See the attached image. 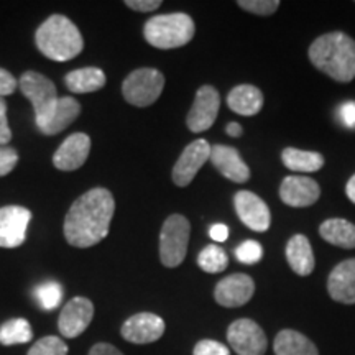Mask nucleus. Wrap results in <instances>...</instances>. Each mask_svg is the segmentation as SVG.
<instances>
[{
  "label": "nucleus",
  "mask_w": 355,
  "mask_h": 355,
  "mask_svg": "<svg viewBox=\"0 0 355 355\" xmlns=\"http://www.w3.org/2000/svg\"><path fill=\"white\" fill-rule=\"evenodd\" d=\"M115 212L112 193L94 188L78 198L64 217L63 232L69 245L87 248L104 241Z\"/></svg>",
  "instance_id": "f257e3e1"
},
{
  "label": "nucleus",
  "mask_w": 355,
  "mask_h": 355,
  "mask_svg": "<svg viewBox=\"0 0 355 355\" xmlns=\"http://www.w3.org/2000/svg\"><path fill=\"white\" fill-rule=\"evenodd\" d=\"M125 6L135 12H152L162 7V0H127Z\"/></svg>",
  "instance_id": "e433bc0d"
},
{
  "label": "nucleus",
  "mask_w": 355,
  "mask_h": 355,
  "mask_svg": "<svg viewBox=\"0 0 355 355\" xmlns=\"http://www.w3.org/2000/svg\"><path fill=\"white\" fill-rule=\"evenodd\" d=\"M327 291L337 303L355 304V259L340 261L327 278Z\"/></svg>",
  "instance_id": "aec40b11"
},
{
  "label": "nucleus",
  "mask_w": 355,
  "mask_h": 355,
  "mask_svg": "<svg viewBox=\"0 0 355 355\" xmlns=\"http://www.w3.org/2000/svg\"><path fill=\"white\" fill-rule=\"evenodd\" d=\"M193 355H230V350L217 340L202 339L196 344Z\"/></svg>",
  "instance_id": "473e14b6"
},
{
  "label": "nucleus",
  "mask_w": 355,
  "mask_h": 355,
  "mask_svg": "<svg viewBox=\"0 0 355 355\" xmlns=\"http://www.w3.org/2000/svg\"><path fill=\"white\" fill-rule=\"evenodd\" d=\"M32 212L21 206L0 207V247H20L26 239Z\"/></svg>",
  "instance_id": "4468645a"
},
{
  "label": "nucleus",
  "mask_w": 355,
  "mask_h": 355,
  "mask_svg": "<svg viewBox=\"0 0 355 355\" xmlns=\"http://www.w3.org/2000/svg\"><path fill=\"white\" fill-rule=\"evenodd\" d=\"M275 355H319L314 343L298 331L283 329L275 337Z\"/></svg>",
  "instance_id": "5701e85b"
},
{
  "label": "nucleus",
  "mask_w": 355,
  "mask_h": 355,
  "mask_svg": "<svg viewBox=\"0 0 355 355\" xmlns=\"http://www.w3.org/2000/svg\"><path fill=\"white\" fill-rule=\"evenodd\" d=\"M211 157V145L207 144L204 139L194 140L193 144H189L181 153V157L178 158L175 168H173L171 178L173 183L180 188L188 186L191 181L194 180V176L198 175V171L206 165V162Z\"/></svg>",
  "instance_id": "9b49d317"
},
{
  "label": "nucleus",
  "mask_w": 355,
  "mask_h": 355,
  "mask_svg": "<svg viewBox=\"0 0 355 355\" xmlns=\"http://www.w3.org/2000/svg\"><path fill=\"white\" fill-rule=\"evenodd\" d=\"M19 163V153L17 150L8 146H0V178L7 176L13 171V168Z\"/></svg>",
  "instance_id": "72a5a7b5"
},
{
  "label": "nucleus",
  "mask_w": 355,
  "mask_h": 355,
  "mask_svg": "<svg viewBox=\"0 0 355 355\" xmlns=\"http://www.w3.org/2000/svg\"><path fill=\"white\" fill-rule=\"evenodd\" d=\"M319 235L331 245L345 248H355V225L345 219H327L319 225Z\"/></svg>",
  "instance_id": "b1692460"
},
{
  "label": "nucleus",
  "mask_w": 355,
  "mask_h": 355,
  "mask_svg": "<svg viewBox=\"0 0 355 355\" xmlns=\"http://www.w3.org/2000/svg\"><path fill=\"white\" fill-rule=\"evenodd\" d=\"M105 74L99 68H81L71 71L66 74L64 84L74 94H87V92H96L105 86Z\"/></svg>",
  "instance_id": "393cba45"
},
{
  "label": "nucleus",
  "mask_w": 355,
  "mask_h": 355,
  "mask_svg": "<svg viewBox=\"0 0 355 355\" xmlns=\"http://www.w3.org/2000/svg\"><path fill=\"white\" fill-rule=\"evenodd\" d=\"M35 296H37L38 304L44 311H53L61 304V300H63V286L56 282L42 283L35 290Z\"/></svg>",
  "instance_id": "c85d7f7f"
},
{
  "label": "nucleus",
  "mask_w": 355,
  "mask_h": 355,
  "mask_svg": "<svg viewBox=\"0 0 355 355\" xmlns=\"http://www.w3.org/2000/svg\"><path fill=\"white\" fill-rule=\"evenodd\" d=\"M19 87L21 94L32 102L35 109V121L43 119L58 101L55 84H53L51 79L37 73V71H26V73L21 74Z\"/></svg>",
  "instance_id": "0eeeda50"
},
{
  "label": "nucleus",
  "mask_w": 355,
  "mask_h": 355,
  "mask_svg": "<svg viewBox=\"0 0 355 355\" xmlns=\"http://www.w3.org/2000/svg\"><path fill=\"white\" fill-rule=\"evenodd\" d=\"M89 152H91V139L86 133H73L56 150L53 165L61 171H74L86 163Z\"/></svg>",
  "instance_id": "6ab92c4d"
},
{
  "label": "nucleus",
  "mask_w": 355,
  "mask_h": 355,
  "mask_svg": "<svg viewBox=\"0 0 355 355\" xmlns=\"http://www.w3.org/2000/svg\"><path fill=\"white\" fill-rule=\"evenodd\" d=\"M345 193H347V198L355 204V175L347 181V186H345Z\"/></svg>",
  "instance_id": "79ce46f5"
},
{
  "label": "nucleus",
  "mask_w": 355,
  "mask_h": 355,
  "mask_svg": "<svg viewBox=\"0 0 355 355\" xmlns=\"http://www.w3.org/2000/svg\"><path fill=\"white\" fill-rule=\"evenodd\" d=\"M211 163L217 171L234 183H247L250 178V168L243 162L241 153L229 145H212L211 146Z\"/></svg>",
  "instance_id": "a211bd4d"
},
{
  "label": "nucleus",
  "mask_w": 355,
  "mask_h": 355,
  "mask_svg": "<svg viewBox=\"0 0 355 355\" xmlns=\"http://www.w3.org/2000/svg\"><path fill=\"white\" fill-rule=\"evenodd\" d=\"M198 265L206 273H219L227 268L229 257L224 248L211 243V245L204 247L201 254L198 255Z\"/></svg>",
  "instance_id": "cd10ccee"
},
{
  "label": "nucleus",
  "mask_w": 355,
  "mask_h": 355,
  "mask_svg": "<svg viewBox=\"0 0 355 355\" xmlns=\"http://www.w3.org/2000/svg\"><path fill=\"white\" fill-rule=\"evenodd\" d=\"M239 7H242L245 12L254 13V15L268 17L273 15L278 10V0H239Z\"/></svg>",
  "instance_id": "2f4dec72"
},
{
  "label": "nucleus",
  "mask_w": 355,
  "mask_h": 355,
  "mask_svg": "<svg viewBox=\"0 0 355 355\" xmlns=\"http://www.w3.org/2000/svg\"><path fill=\"white\" fill-rule=\"evenodd\" d=\"M17 86H19V83H17V79L13 78V74L8 73L7 69L0 68V97L13 94Z\"/></svg>",
  "instance_id": "c9c22d12"
},
{
  "label": "nucleus",
  "mask_w": 355,
  "mask_h": 355,
  "mask_svg": "<svg viewBox=\"0 0 355 355\" xmlns=\"http://www.w3.org/2000/svg\"><path fill=\"white\" fill-rule=\"evenodd\" d=\"M87 355H123L117 347H114L112 344L107 343H99L92 345Z\"/></svg>",
  "instance_id": "58836bf2"
},
{
  "label": "nucleus",
  "mask_w": 355,
  "mask_h": 355,
  "mask_svg": "<svg viewBox=\"0 0 355 355\" xmlns=\"http://www.w3.org/2000/svg\"><path fill=\"white\" fill-rule=\"evenodd\" d=\"M227 340L239 355H265L268 347L263 329L252 319H237L230 324Z\"/></svg>",
  "instance_id": "6e6552de"
},
{
  "label": "nucleus",
  "mask_w": 355,
  "mask_h": 355,
  "mask_svg": "<svg viewBox=\"0 0 355 355\" xmlns=\"http://www.w3.org/2000/svg\"><path fill=\"white\" fill-rule=\"evenodd\" d=\"M94 318V304L91 300L78 296L64 304L61 309L60 319H58V329L61 336L74 339V337L81 336L87 329L89 324L92 322Z\"/></svg>",
  "instance_id": "f8f14e48"
},
{
  "label": "nucleus",
  "mask_w": 355,
  "mask_h": 355,
  "mask_svg": "<svg viewBox=\"0 0 355 355\" xmlns=\"http://www.w3.org/2000/svg\"><path fill=\"white\" fill-rule=\"evenodd\" d=\"M282 162L288 170L296 173H316L324 166V157L318 152H306L288 146L282 152Z\"/></svg>",
  "instance_id": "a878e982"
},
{
  "label": "nucleus",
  "mask_w": 355,
  "mask_h": 355,
  "mask_svg": "<svg viewBox=\"0 0 355 355\" xmlns=\"http://www.w3.org/2000/svg\"><path fill=\"white\" fill-rule=\"evenodd\" d=\"M321 196V188L313 178L286 176L279 186V199L291 207H309Z\"/></svg>",
  "instance_id": "dca6fc26"
},
{
  "label": "nucleus",
  "mask_w": 355,
  "mask_h": 355,
  "mask_svg": "<svg viewBox=\"0 0 355 355\" xmlns=\"http://www.w3.org/2000/svg\"><path fill=\"white\" fill-rule=\"evenodd\" d=\"M38 50L53 61H69L76 58L84 48V40L78 26L63 15H51L38 26Z\"/></svg>",
  "instance_id": "7ed1b4c3"
},
{
  "label": "nucleus",
  "mask_w": 355,
  "mask_h": 355,
  "mask_svg": "<svg viewBox=\"0 0 355 355\" xmlns=\"http://www.w3.org/2000/svg\"><path fill=\"white\" fill-rule=\"evenodd\" d=\"M209 235H211L212 241H216V242H224V241H227V237H229V229H227V225H224V224H214V225H212V227L209 229Z\"/></svg>",
  "instance_id": "ea45409f"
},
{
  "label": "nucleus",
  "mask_w": 355,
  "mask_h": 355,
  "mask_svg": "<svg viewBox=\"0 0 355 355\" xmlns=\"http://www.w3.org/2000/svg\"><path fill=\"white\" fill-rule=\"evenodd\" d=\"M121 334L127 343L152 344L165 334V321L153 313L133 314L123 322Z\"/></svg>",
  "instance_id": "2eb2a0df"
},
{
  "label": "nucleus",
  "mask_w": 355,
  "mask_h": 355,
  "mask_svg": "<svg viewBox=\"0 0 355 355\" xmlns=\"http://www.w3.org/2000/svg\"><path fill=\"white\" fill-rule=\"evenodd\" d=\"M165 76L158 69L140 68L132 71L122 83V94L128 104L135 107H148L162 96Z\"/></svg>",
  "instance_id": "423d86ee"
},
{
  "label": "nucleus",
  "mask_w": 355,
  "mask_h": 355,
  "mask_svg": "<svg viewBox=\"0 0 355 355\" xmlns=\"http://www.w3.org/2000/svg\"><path fill=\"white\" fill-rule=\"evenodd\" d=\"M225 132H227V135L234 137V139H239V137L242 135V127H241V123L230 122L229 125H227V128H225Z\"/></svg>",
  "instance_id": "a19ab883"
},
{
  "label": "nucleus",
  "mask_w": 355,
  "mask_h": 355,
  "mask_svg": "<svg viewBox=\"0 0 355 355\" xmlns=\"http://www.w3.org/2000/svg\"><path fill=\"white\" fill-rule=\"evenodd\" d=\"M340 121L347 127H355V102L347 101L340 105Z\"/></svg>",
  "instance_id": "4c0bfd02"
},
{
  "label": "nucleus",
  "mask_w": 355,
  "mask_h": 355,
  "mask_svg": "<svg viewBox=\"0 0 355 355\" xmlns=\"http://www.w3.org/2000/svg\"><path fill=\"white\" fill-rule=\"evenodd\" d=\"M220 109V94L216 87L202 86L198 89L194 97L193 107H191L186 125L191 132L201 133L209 130L214 125L217 114Z\"/></svg>",
  "instance_id": "1a4fd4ad"
},
{
  "label": "nucleus",
  "mask_w": 355,
  "mask_h": 355,
  "mask_svg": "<svg viewBox=\"0 0 355 355\" xmlns=\"http://www.w3.org/2000/svg\"><path fill=\"white\" fill-rule=\"evenodd\" d=\"M286 261L291 270L300 277H308L313 273L314 265V252L311 247L309 239L303 234H296L286 243Z\"/></svg>",
  "instance_id": "412c9836"
},
{
  "label": "nucleus",
  "mask_w": 355,
  "mask_h": 355,
  "mask_svg": "<svg viewBox=\"0 0 355 355\" xmlns=\"http://www.w3.org/2000/svg\"><path fill=\"white\" fill-rule=\"evenodd\" d=\"M227 105L232 112L252 117L257 115L263 107V94L257 86L252 84H241L235 86L227 96Z\"/></svg>",
  "instance_id": "4be33fe9"
},
{
  "label": "nucleus",
  "mask_w": 355,
  "mask_h": 355,
  "mask_svg": "<svg viewBox=\"0 0 355 355\" xmlns=\"http://www.w3.org/2000/svg\"><path fill=\"white\" fill-rule=\"evenodd\" d=\"M79 114H81V105H79L76 99L68 96L58 97L50 112L35 122H37L38 130L43 135H58V133L63 132L64 128H68L71 123L76 121Z\"/></svg>",
  "instance_id": "f3484780"
},
{
  "label": "nucleus",
  "mask_w": 355,
  "mask_h": 355,
  "mask_svg": "<svg viewBox=\"0 0 355 355\" xmlns=\"http://www.w3.org/2000/svg\"><path fill=\"white\" fill-rule=\"evenodd\" d=\"M234 207L239 219L254 232H266L272 225V212L268 206L252 191H239L234 196Z\"/></svg>",
  "instance_id": "9d476101"
},
{
  "label": "nucleus",
  "mask_w": 355,
  "mask_h": 355,
  "mask_svg": "<svg viewBox=\"0 0 355 355\" xmlns=\"http://www.w3.org/2000/svg\"><path fill=\"white\" fill-rule=\"evenodd\" d=\"M196 26L188 13H166L150 19L144 26V37L158 50H175L184 46L194 37Z\"/></svg>",
  "instance_id": "20e7f679"
},
{
  "label": "nucleus",
  "mask_w": 355,
  "mask_h": 355,
  "mask_svg": "<svg viewBox=\"0 0 355 355\" xmlns=\"http://www.w3.org/2000/svg\"><path fill=\"white\" fill-rule=\"evenodd\" d=\"M26 355H68V345L61 337L46 336L35 343Z\"/></svg>",
  "instance_id": "c756f323"
},
{
  "label": "nucleus",
  "mask_w": 355,
  "mask_h": 355,
  "mask_svg": "<svg viewBox=\"0 0 355 355\" xmlns=\"http://www.w3.org/2000/svg\"><path fill=\"white\" fill-rule=\"evenodd\" d=\"M235 257H237V260L241 261V263H259L261 257H263V247H261L257 241H245L235 248Z\"/></svg>",
  "instance_id": "7c9ffc66"
},
{
  "label": "nucleus",
  "mask_w": 355,
  "mask_h": 355,
  "mask_svg": "<svg viewBox=\"0 0 355 355\" xmlns=\"http://www.w3.org/2000/svg\"><path fill=\"white\" fill-rule=\"evenodd\" d=\"M191 224L184 216L173 214L163 222L159 232V260L168 268L180 266L188 254Z\"/></svg>",
  "instance_id": "39448f33"
},
{
  "label": "nucleus",
  "mask_w": 355,
  "mask_h": 355,
  "mask_svg": "<svg viewBox=\"0 0 355 355\" xmlns=\"http://www.w3.org/2000/svg\"><path fill=\"white\" fill-rule=\"evenodd\" d=\"M12 139V130L7 121V102L0 97V146L7 145Z\"/></svg>",
  "instance_id": "f704fd0d"
},
{
  "label": "nucleus",
  "mask_w": 355,
  "mask_h": 355,
  "mask_svg": "<svg viewBox=\"0 0 355 355\" xmlns=\"http://www.w3.org/2000/svg\"><path fill=\"white\" fill-rule=\"evenodd\" d=\"M33 337V331L26 319L17 318L3 322L0 326V344L2 345H17L30 343Z\"/></svg>",
  "instance_id": "bb28decb"
},
{
  "label": "nucleus",
  "mask_w": 355,
  "mask_h": 355,
  "mask_svg": "<svg viewBox=\"0 0 355 355\" xmlns=\"http://www.w3.org/2000/svg\"><path fill=\"white\" fill-rule=\"evenodd\" d=\"M255 293V283L245 273H234L222 278L216 285L214 298L217 304L224 308H241L252 300Z\"/></svg>",
  "instance_id": "ddd939ff"
},
{
  "label": "nucleus",
  "mask_w": 355,
  "mask_h": 355,
  "mask_svg": "<svg viewBox=\"0 0 355 355\" xmlns=\"http://www.w3.org/2000/svg\"><path fill=\"white\" fill-rule=\"evenodd\" d=\"M309 60L334 81L350 83L355 78V40L343 32L324 33L311 43Z\"/></svg>",
  "instance_id": "f03ea898"
}]
</instances>
